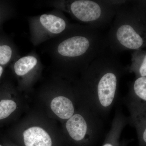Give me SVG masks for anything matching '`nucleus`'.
<instances>
[{"mask_svg":"<svg viewBox=\"0 0 146 146\" xmlns=\"http://www.w3.org/2000/svg\"><path fill=\"white\" fill-rule=\"evenodd\" d=\"M128 72L108 48L81 73L73 86L78 107L105 119L115 104L121 78Z\"/></svg>","mask_w":146,"mask_h":146,"instance_id":"1","label":"nucleus"},{"mask_svg":"<svg viewBox=\"0 0 146 146\" xmlns=\"http://www.w3.org/2000/svg\"><path fill=\"white\" fill-rule=\"evenodd\" d=\"M108 48L107 35L102 29L73 24L63 34L52 39L48 51L58 74L74 82Z\"/></svg>","mask_w":146,"mask_h":146,"instance_id":"2","label":"nucleus"},{"mask_svg":"<svg viewBox=\"0 0 146 146\" xmlns=\"http://www.w3.org/2000/svg\"><path fill=\"white\" fill-rule=\"evenodd\" d=\"M146 1H123L118 7L107 34L108 48L114 54L146 47Z\"/></svg>","mask_w":146,"mask_h":146,"instance_id":"3","label":"nucleus"},{"mask_svg":"<svg viewBox=\"0 0 146 146\" xmlns=\"http://www.w3.org/2000/svg\"><path fill=\"white\" fill-rule=\"evenodd\" d=\"M123 1L58 0L48 5L68 13L82 25L102 29L111 25L118 7Z\"/></svg>","mask_w":146,"mask_h":146,"instance_id":"4","label":"nucleus"},{"mask_svg":"<svg viewBox=\"0 0 146 146\" xmlns=\"http://www.w3.org/2000/svg\"><path fill=\"white\" fill-rule=\"evenodd\" d=\"M65 134L72 146H92L102 129V119L87 110L78 107L65 121Z\"/></svg>","mask_w":146,"mask_h":146,"instance_id":"5","label":"nucleus"},{"mask_svg":"<svg viewBox=\"0 0 146 146\" xmlns=\"http://www.w3.org/2000/svg\"><path fill=\"white\" fill-rule=\"evenodd\" d=\"M28 22L31 41L35 46L60 36L72 25L62 11L56 9L49 13L30 17Z\"/></svg>","mask_w":146,"mask_h":146,"instance_id":"6","label":"nucleus"},{"mask_svg":"<svg viewBox=\"0 0 146 146\" xmlns=\"http://www.w3.org/2000/svg\"><path fill=\"white\" fill-rule=\"evenodd\" d=\"M50 104L51 110L58 119L66 121L77 111L76 100L74 88L66 82L59 80L58 92Z\"/></svg>","mask_w":146,"mask_h":146,"instance_id":"7","label":"nucleus"},{"mask_svg":"<svg viewBox=\"0 0 146 146\" xmlns=\"http://www.w3.org/2000/svg\"><path fill=\"white\" fill-rule=\"evenodd\" d=\"M40 58L35 52H32L23 57H19L13 62V72L18 77L26 78L42 68Z\"/></svg>","mask_w":146,"mask_h":146,"instance_id":"8","label":"nucleus"},{"mask_svg":"<svg viewBox=\"0 0 146 146\" xmlns=\"http://www.w3.org/2000/svg\"><path fill=\"white\" fill-rule=\"evenodd\" d=\"M124 102L126 106H146V77L137 78L129 84Z\"/></svg>","mask_w":146,"mask_h":146,"instance_id":"9","label":"nucleus"},{"mask_svg":"<svg viewBox=\"0 0 146 146\" xmlns=\"http://www.w3.org/2000/svg\"><path fill=\"white\" fill-rule=\"evenodd\" d=\"M25 146H55L50 135L42 128L33 126L23 133Z\"/></svg>","mask_w":146,"mask_h":146,"instance_id":"10","label":"nucleus"},{"mask_svg":"<svg viewBox=\"0 0 146 146\" xmlns=\"http://www.w3.org/2000/svg\"><path fill=\"white\" fill-rule=\"evenodd\" d=\"M128 123V117L124 115L121 110L118 109L115 112L110 129L102 146H119L121 134Z\"/></svg>","mask_w":146,"mask_h":146,"instance_id":"11","label":"nucleus"},{"mask_svg":"<svg viewBox=\"0 0 146 146\" xmlns=\"http://www.w3.org/2000/svg\"><path fill=\"white\" fill-rule=\"evenodd\" d=\"M128 110L130 115L129 123L136 129L138 146H146V110L131 108Z\"/></svg>","mask_w":146,"mask_h":146,"instance_id":"12","label":"nucleus"},{"mask_svg":"<svg viewBox=\"0 0 146 146\" xmlns=\"http://www.w3.org/2000/svg\"><path fill=\"white\" fill-rule=\"evenodd\" d=\"M131 64L127 67L128 71L135 74L136 78L146 77V52L140 50L133 52L132 54Z\"/></svg>","mask_w":146,"mask_h":146,"instance_id":"13","label":"nucleus"},{"mask_svg":"<svg viewBox=\"0 0 146 146\" xmlns=\"http://www.w3.org/2000/svg\"><path fill=\"white\" fill-rule=\"evenodd\" d=\"M19 56L17 48L13 44H0V65H7L14 62Z\"/></svg>","mask_w":146,"mask_h":146,"instance_id":"14","label":"nucleus"},{"mask_svg":"<svg viewBox=\"0 0 146 146\" xmlns=\"http://www.w3.org/2000/svg\"><path fill=\"white\" fill-rule=\"evenodd\" d=\"M17 106L16 102L12 100H0V121L8 117L15 111Z\"/></svg>","mask_w":146,"mask_h":146,"instance_id":"15","label":"nucleus"},{"mask_svg":"<svg viewBox=\"0 0 146 146\" xmlns=\"http://www.w3.org/2000/svg\"><path fill=\"white\" fill-rule=\"evenodd\" d=\"M4 69L2 66L0 65V78L2 75Z\"/></svg>","mask_w":146,"mask_h":146,"instance_id":"16","label":"nucleus"},{"mask_svg":"<svg viewBox=\"0 0 146 146\" xmlns=\"http://www.w3.org/2000/svg\"><path fill=\"white\" fill-rule=\"evenodd\" d=\"M127 145L125 142H120L119 146H127Z\"/></svg>","mask_w":146,"mask_h":146,"instance_id":"17","label":"nucleus"},{"mask_svg":"<svg viewBox=\"0 0 146 146\" xmlns=\"http://www.w3.org/2000/svg\"><path fill=\"white\" fill-rule=\"evenodd\" d=\"M0 146H3L2 145H1V144H0Z\"/></svg>","mask_w":146,"mask_h":146,"instance_id":"18","label":"nucleus"}]
</instances>
